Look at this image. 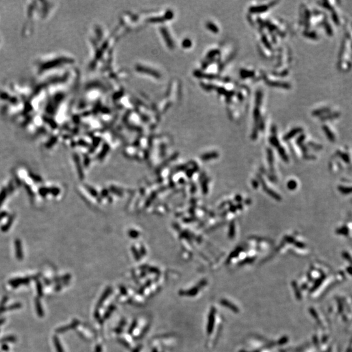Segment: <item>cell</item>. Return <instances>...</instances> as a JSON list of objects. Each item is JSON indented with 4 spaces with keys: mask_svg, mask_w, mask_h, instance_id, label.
<instances>
[{
    "mask_svg": "<svg viewBox=\"0 0 352 352\" xmlns=\"http://www.w3.org/2000/svg\"><path fill=\"white\" fill-rule=\"evenodd\" d=\"M218 52L217 50H213V51H211V52L209 53V54L208 55L209 57H212V56H213V55H215L217 54Z\"/></svg>",
    "mask_w": 352,
    "mask_h": 352,
    "instance_id": "30bf717a",
    "label": "cell"
},
{
    "mask_svg": "<svg viewBox=\"0 0 352 352\" xmlns=\"http://www.w3.org/2000/svg\"><path fill=\"white\" fill-rule=\"evenodd\" d=\"M7 196V189L6 188H3L1 191V193H0V206L2 205V203L5 200V199L6 198Z\"/></svg>",
    "mask_w": 352,
    "mask_h": 352,
    "instance_id": "52a82bcc",
    "label": "cell"
},
{
    "mask_svg": "<svg viewBox=\"0 0 352 352\" xmlns=\"http://www.w3.org/2000/svg\"><path fill=\"white\" fill-rule=\"evenodd\" d=\"M30 176L31 177V178L33 180L35 181L40 182V181H42V179H41V178H39V177L37 176H36V175L33 174H30Z\"/></svg>",
    "mask_w": 352,
    "mask_h": 352,
    "instance_id": "ba28073f",
    "label": "cell"
},
{
    "mask_svg": "<svg viewBox=\"0 0 352 352\" xmlns=\"http://www.w3.org/2000/svg\"><path fill=\"white\" fill-rule=\"evenodd\" d=\"M268 84L272 86H276V87H282L285 88H289L290 86L286 83H282V82H268Z\"/></svg>",
    "mask_w": 352,
    "mask_h": 352,
    "instance_id": "3957f363",
    "label": "cell"
},
{
    "mask_svg": "<svg viewBox=\"0 0 352 352\" xmlns=\"http://www.w3.org/2000/svg\"><path fill=\"white\" fill-rule=\"evenodd\" d=\"M268 7L266 5H261L258 7H252L250 8V12L251 13H263L268 10Z\"/></svg>",
    "mask_w": 352,
    "mask_h": 352,
    "instance_id": "7a4b0ae2",
    "label": "cell"
},
{
    "mask_svg": "<svg viewBox=\"0 0 352 352\" xmlns=\"http://www.w3.org/2000/svg\"><path fill=\"white\" fill-rule=\"evenodd\" d=\"M14 216L13 215V217H12L11 218H9V220H8V222H7V224H6L4 226L2 227V231H3V232H7V230H9V228H10L11 226V224H12V223H13V220H14Z\"/></svg>",
    "mask_w": 352,
    "mask_h": 352,
    "instance_id": "277c9868",
    "label": "cell"
},
{
    "mask_svg": "<svg viewBox=\"0 0 352 352\" xmlns=\"http://www.w3.org/2000/svg\"><path fill=\"white\" fill-rule=\"evenodd\" d=\"M26 190H27V191L28 192L29 195H30V196H32V197H33V193L32 190H31V189L30 188V186H28V185H26Z\"/></svg>",
    "mask_w": 352,
    "mask_h": 352,
    "instance_id": "9c48e42d",
    "label": "cell"
},
{
    "mask_svg": "<svg viewBox=\"0 0 352 352\" xmlns=\"http://www.w3.org/2000/svg\"><path fill=\"white\" fill-rule=\"evenodd\" d=\"M14 245H15V249L16 252L17 257L18 258H22V243L19 239H16L14 241Z\"/></svg>",
    "mask_w": 352,
    "mask_h": 352,
    "instance_id": "6da1fadb",
    "label": "cell"
},
{
    "mask_svg": "<svg viewBox=\"0 0 352 352\" xmlns=\"http://www.w3.org/2000/svg\"><path fill=\"white\" fill-rule=\"evenodd\" d=\"M206 26H207V28L209 29V30H211V31H212V32L215 33H218V28L217 27V26L215 25V24H213V23H211V22H209V23L207 24V25H206Z\"/></svg>",
    "mask_w": 352,
    "mask_h": 352,
    "instance_id": "5b68a950",
    "label": "cell"
},
{
    "mask_svg": "<svg viewBox=\"0 0 352 352\" xmlns=\"http://www.w3.org/2000/svg\"><path fill=\"white\" fill-rule=\"evenodd\" d=\"M241 75L243 78H247V77H252L254 75V72L249 71L246 70H242L241 72Z\"/></svg>",
    "mask_w": 352,
    "mask_h": 352,
    "instance_id": "8992f818",
    "label": "cell"
}]
</instances>
